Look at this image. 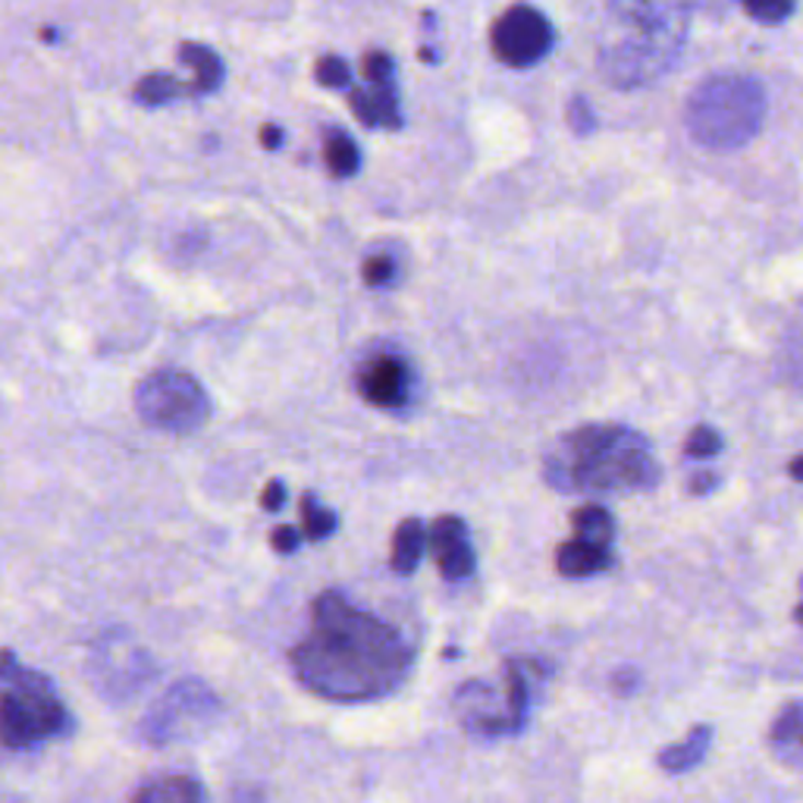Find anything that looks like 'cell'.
Listing matches in <instances>:
<instances>
[{"instance_id": "obj_1", "label": "cell", "mask_w": 803, "mask_h": 803, "mask_svg": "<svg viewBox=\"0 0 803 803\" xmlns=\"http://www.w3.org/2000/svg\"><path fill=\"white\" fill-rule=\"evenodd\" d=\"M289 665L314 697L364 703L405 685L415 650L383 618L358 609L339 591H324L311 606L307 635L289 650Z\"/></svg>"}, {"instance_id": "obj_2", "label": "cell", "mask_w": 803, "mask_h": 803, "mask_svg": "<svg viewBox=\"0 0 803 803\" xmlns=\"http://www.w3.org/2000/svg\"><path fill=\"white\" fill-rule=\"evenodd\" d=\"M546 484L559 493H638L662 480L656 452L638 430L578 427L546 455Z\"/></svg>"}, {"instance_id": "obj_3", "label": "cell", "mask_w": 803, "mask_h": 803, "mask_svg": "<svg viewBox=\"0 0 803 803\" xmlns=\"http://www.w3.org/2000/svg\"><path fill=\"white\" fill-rule=\"evenodd\" d=\"M625 32L600 50V72L618 89H640L662 79L682 57L690 7L687 0H606Z\"/></svg>"}, {"instance_id": "obj_4", "label": "cell", "mask_w": 803, "mask_h": 803, "mask_svg": "<svg viewBox=\"0 0 803 803\" xmlns=\"http://www.w3.org/2000/svg\"><path fill=\"white\" fill-rule=\"evenodd\" d=\"M72 719L48 675L25 668L10 650H0V744L32 747L70 732Z\"/></svg>"}, {"instance_id": "obj_5", "label": "cell", "mask_w": 803, "mask_h": 803, "mask_svg": "<svg viewBox=\"0 0 803 803\" xmlns=\"http://www.w3.org/2000/svg\"><path fill=\"white\" fill-rule=\"evenodd\" d=\"M766 95L747 75H712L687 101V129L712 151H734L759 132Z\"/></svg>"}, {"instance_id": "obj_6", "label": "cell", "mask_w": 803, "mask_h": 803, "mask_svg": "<svg viewBox=\"0 0 803 803\" xmlns=\"http://www.w3.org/2000/svg\"><path fill=\"white\" fill-rule=\"evenodd\" d=\"M223 715V703L201 678H183L164 690V697L144 712L142 737L154 747L195 737Z\"/></svg>"}, {"instance_id": "obj_7", "label": "cell", "mask_w": 803, "mask_h": 803, "mask_svg": "<svg viewBox=\"0 0 803 803\" xmlns=\"http://www.w3.org/2000/svg\"><path fill=\"white\" fill-rule=\"evenodd\" d=\"M142 421L166 433H191L208 421L211 401L201 383L183 371H154L136 389Z\"/></svg>"}, {"instance_id": "obj_8", "label": "cell", "mask_w": 803, "mask_h": 803, "mask_svg": "<svg viewBox=\"0 0 803 803\" xmlns=\"http://www.w3.org/2000/svg\"><path fill=\"white\" fill-rule=\"evenodd\" d=\"M490 45L505 67H534L552 50V25L540 10L515 3L493 23Z\"/></svg>"}, {"instance_id": "obj_9", "label": "cell", "mask_w": 803, "mask_h": 803, "mask_svg": "<svg viewBox=\"0 0 803 803\" xmlns=\"http://www.w3.org/2000/svg\"><path fill=\"white\" fill-rule=\"evenodd\" d=\"M427 546L433 549L437 568L443 571L446 581H468L474 574L477 556H474L472 534L458 515H443L433 521L427 531Z\"/></svg>"}, {"instance_id": "obj_10", "label": "cell", "mask_w": 803, "mask_h": 803, "mask_svg": "<svg viewBox=\"0 0 803 803\" xmlns=\"http://www.w3.org/2000/svg\"><path fill=\"white\" fill-rule=\"evenodd\" d=\"M408 389H411L408 368L399 358L377 354L358 371V393L377 408H401L408 401Z\"/></svg>"}, {"instance_id": "obj_11", "label": "cell", "mask_w": 803, "mask_h": 803, "mask_svg": "<svg viewBox=\"0 0 803 803\" xmlns=\"http://www.w3.org/2000/svg\"><path fill=\"white\" fill-rule=\"evenodd\" d=\"M352 114L364 126H383V129H399V97H396V82L393 85H371V89H352L349 92Z\"/></svg>"}, {"instance_id": "obj_12", "label": "cell", "mask_w": 803, "mask_h": 803, "mask_svg": "<svg viewBox=\"0 0 803 803\" xmlns=\"http://www.w3.org/2000/svg\"><path fill=\"white\" fill-rule=\"evenodd\" d=\"M609 566H613V546L587 544L574 537L556 549V568L562 578H591Z\"/></svg>"}, {"instance_id": "obj_13", "label": "cell", "mask_w": 803, "mask_h": 803, "mask_svg": "<svg viewBox=\"0 0 803 803\" xmlns=\"http://www.w3.org/2000/svg\"><path fill=\"white\" fill-rule=\"evenodd\" d=\"M709 744H712V729L709 725H694L687 732L685 741L678 744H668L660 754V769L672 772V776H685L690 769H697L709 754Z\"/></svg>"}, {"instance_id": "obj_14", "label": "cell", "mask_w": 803, "mask_h": 803, "mask_svg": "<svg viewBox=\"0 0 803 803\" xmlns=\"http://www.w3.org/2000/svg\"><path fill=\"white\" fill-rule=\"evenodd\" d=\"M427 552V527L424 521L405 519L393 534V556L389 566L396 574H415Z\"/></svg>"}, {"instance_id": "obj_15", "label": "cell", "mask_w": 803, "mask_h": 803, "mask_svg": "<svg viewBox=\"0 0 803 803\" xmlns=\"http://www.w3.org/2000/svg\"><path fill=\"white\" fill-rule=\"evenodd\" d=\"M132 803H205V788L189 776H161L144 781Z\"/></svg>"}, {"instance_id": "obj_16", "label": "cell", "mask_w": 803, "mask_h": 803, "mask_svg": "<svg viewBox=\"0 0 803 803\" xmlns=\"http://www.w3.org/2000/svg\"><path fill=\"white\" fill-rule=\"evenodd\" d=\"M179 57L195 72V82L189 85L195 95H208L213 89H220V82H223V63H220V57L211 48L183 42L179 45Z\"/></svg>"}, {"instance_id": "obj_17", "label": "cell", "mask_w": 803, "mask_h": 803, "mask_svg": "<svg viewBox=\"0 0 803 803\" xmlns=\"http://www.w3.org/2000/svg\"><path fill=\"white\" fill-rule=\"evenodd\" d=\"M571 524H574V537H578V540L613 546L615 521L603 505H593V502L591 505H581V509L571 515Z\"/></svg>"}, {"instance_id": "obj_18", "label": "cell", "mask_w": 803, "mask_h": 803, "mask_svg": "<svg viewBox=\"0 0 803 803\" xmlns=\"http://www.w3.org/2000/svg\"><path fill=\"white\" fill-rule=\"evenodd\" d=\"M801 703L791 700L772 722V747L779 750V756H788L791 766H798V754H801Z\"/></svg>"}, {"instance_id": "obj_19", "label": "cell", "mask_w": 803, "mask_h": 803, "mask_svg": "<svg viewBox=\"0 0 803 803\" xmlns=\"http://www.w3.org/2000/svg\"><path fill=\"white\" fill-rule=\"evenodd\" d=\"M324 161L333 179H349L358 173V148L342 129H333L330 139L324 142Z\"/></svg>"}, {"instance_id": "obj_20", "label": "cell", "mask_w": 803, "mask_h": 803, "mask_svg": "<svg viewBox=\"0 0 803 803\" xmlns=\"http://www.w3.org/2000/svg\"><path fill=\"white\" fill-rule=\"evenodd\" d=\"M336 512H330L327 505H317V499L305 493L302 497V537L311 540V544H317V540H327L333 531H336Z\"/></svg>"}, {"instance_id": "obj_21", "label": "cell", "mask_w": 803, "mask_h": 803, "mask_svg": "<svg viewBox=\"0 0 803 803\" xmlns=\"http://www.w3.org/2000/svg\"><path fill=\"white\" fill-rule=\"evenodd\" d=\"M186 92H189V85L176 82L173 75L151 72V75H144L142 82L136 85V101H142L144 107H158V104H166V101L186 95Z\"/></svg>"}, {"instance_id": "obj_22", "label": "cell", "mask_w": 803, "mask_h": 803, "mask_svg": "<svg viewBox=\"0 0 803 803\" xmlns=\"http://www.w3.org/2000/svg\"><path fill=\"white\" fill-rule=\"evenodd\" d=\"M747 7V13L754 16L756 23L776 25L784 23L791 13H794V0H741Z\"/></svg>"}, {"instance_id": "obj_23", "label": "cell", "mask_w": 803, "mask_h": 803, "mask_svg": "<svg viewBox=\"0 0 803 803\" xmlns=\"http://www.w3.org/2000/svg\"><path fill=\"white\" fill-rule=\"evenodd\" d=\"M722 452V437L712 427H694L685 443L687 458H712Z\"/></svg>"}, {"instance_id": "obj_24", "label": "cell", "mask_w": 803, "mask_h": 803, "mask_svg": "<svg viewBox=\"0 0 803 803\" xmlns=\"http://www.w3.org/2000/svg\"><path fill=\"white\" fill-rule=\"evenodd\" d=\"M317 82L327 85V89H349L352 85V72H349V63L339 60V57H321L317 60Z\"/></svg>"}, {"instance_id": "obj_25", "label": "cell", "mask_w": 803, "mask_h": 803, "mask_svg": "<svg viewBox=\"0 0 803 803\" xmlns=\"http://www.w3.org/2000/svg\"><path fill=\"white\" fill-rule=\"evenodd\" d=\"M393 57L389 54H383V50H368L364 54V60H361V72L368 75V82L371 85H393L396 79H393Z\"/></svg>"}, {"instance_id": "obj_26", "label": "cell", "mask_w": 803, "mask_h": 803, "mask_svg": "<svg viewBox=\"0 0 803 803\" xmlns=\"http://www.w3.org/2000/svg\"><path fill=\"white\" fill-rule=\"evenodd\" d=\"M568 126H571L578 136H591L593 129H596V119H593L591 104H587V97L584 95L571 97V104H568Z\"/></svg>"}, {"instance_id": "obj_27", "label": "cell", "mask_w": 803, "mask_h": 803, "mask_svg": "<svg viewBox=\"0 0 803 803\" xmlns=\"http://www.w3.org/2000/svg\"><path fill=\"white\" fill-rule=\"evenodd\" d=\"M393 260L386 258V255H374V258L364 260V270H361V277H364V283L368 286H386L393 280Z\"/></svg>"}, {"instance_id": "obj_28", "label": "cell", "mask_w": 803, "mask_h": 803, "mask_svg": "<svg viewBox=\"0 0 803 803\" xmlns=\"http://www.w3.org/2000/svg\"><path fill=\"white\" fill-rule=\"evenodd\" d=\"M299 544H302V534H299V527H289V524H283V527H277V531L270 534V546H274L277 552H283V556L295 552V549H299Z\"/></svg>"}, {"instance_id": "obj_29", "label": "cell", "mask_w": 803, "mask_h": 803, "mask_svg": "<svg viewBox=\"0 0 803 803\" xmlns=\"http://www.w3.org/2000/svg\"><path fill=\"white\" fill-rule=\"evenodd\" d=\"M286 502V487L280 480H270L267 487H264V497H260V505H264V512H280Z\"/></svg>"}, {"instance_id": "obj_30", "label": "cell", "mask_w": 803, "mask_h": 803, "mask_svg": "<svg viewBox=\"0 0 803 803\" xmlns=\"http://www.w3.org/2000/svg\"><path fill=\"white\" fill-rule=\"evenodd\" d=\"M712 487H719V477L715 474H694L690 477V493H709Z\"/></svg>"}, {"instance_id": "obj_31", "label": "cell", "mask_w": 803, "mask_h": 803, "mask_svg": "<svg viewBox=\"0 0 803 803\" xmlns=\"http://www.w3.org/2000/svg\"><path fill=\"white\" fill-rule=\"evenodd\" d=\"M260 144L270 148V151L280 148V144H283V132H280L277 126H264V129H260Z\"/></svg>"}]
</instances>
